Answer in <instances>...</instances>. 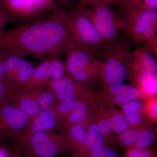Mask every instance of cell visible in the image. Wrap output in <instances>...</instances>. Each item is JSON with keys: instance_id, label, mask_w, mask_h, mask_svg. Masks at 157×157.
<instances>
[{"instance_id": "obj_3", "label": "cell", "mask_w": 157, "mask_h": 157, "mask_svg": "<svg viewBox=\"0 0 157 157\" xmlns=\"http://www.w3.org/2000/svg\"><path fill=\"white\" fill-rule=\"evenodd\" d=\"M57 0H0L9 20L30 22L56 9Z\"/></svg>"}, {"instance_id": "obj_16", "label": "cell", "mask_w": 157, "mask_h": 157, "mask_svg": "<svg viewBox=\"0 0 157 157\" xmlns=\"http://www.w3.org/2000/svg\"><path fill=\"white\" fill-rule=\"evenodd\" d=\"M137 52L135 59L138 61L140 68V82L146 78L157 77V62L155 57L147 51H139Z\"/></svg>"}, {"instance_id": "obj_40", "label": "cell", "mask_w": 157, "mask_h": 157, "mask_svg": "<svg viewBox=\"0 0 157 157\" xmlns=\"http://www.w3.org/2000/svg\"></svg>"}, {"instance_id": "obj_9", "label": "cell", "mask_w": 157, "mask_h": 157, "mask_svg": "<svg viewBox=\"0 0 157 157\" xmlns=\"http://www.w3.org/2000/svg\"><path fill=\"white\" fill-rule=\"evenodd\" d=\"M67 52L65 66L68 77L88 67L91 59V52L89 51L74 43Z\"/></svg>"}, {"instance_id": "obj_13", "label": "cell", "mask_w": 157, "mask_h": 157, "mask_svg": "<svg viewBox=\"0 0 157 157\" xmlns=\"http://www.w3.org/2000/svg\"><path fill=\"white\" fill-rule=\"evenodd\" d=\"M51 79L49 58L43 60L35 68L29 79L23 84L17 86L16 90H25L44 86Z\"/></svg>"}, {"instance_id": "obj_8", "label": "cell", "mask_w": 157, "mask_h": 157, "mask_svg": "<svg viewBox=\"0 0 157 157\" xmlns=\"http://www.w3.org/2000/svg\"><path fill=\"white\" fill-rule=\"evenodd\" d=\"M132 31L136 36L140 38L146 31L156 27L157 10L146 9L140 4L128 7Z\"/></svg>"}, {"instance_id": "obj_31", "label": "cell", "mask_w": 157, "mask_h": 157, "mask_svg": "<svg viewBox=\"0 0 157 157\" xmlns=\"http://www.w3.org/2000/svg\"><path fill=\"white\" fill-rule=\"evenodd\" d=\"M88 67L84 70H82L69 77L75 81L84 82L86 81L89 78Z\"/></svg>"}, {"instance_id": "obj_38", "label": "cell", "mask_w": 157, "mask_h": 157, "mask_svg": "<svg viewBox=\"0 0 157 157\" xmlns=\"http://www.w3.org/2000/svg\"><path fill=\"white\" fill-rule=\"evenodd\" d=\"M152 113L153 115L154 116V117H157V104H154L151 110Z\"/></svg>"}, {"instance_id": "obj_27", "label": "cell", "mask_w": 157, "mask_h": 157, "mask_svg": "<svg viewBox=\"0 0 157 157\" xmlns=\"http://www.w3.org/2000/svg\"><path fill=\"white\" fill-rule=\"evenodd\" d=\"M138 134L139 132L135 130H126L121 133L120 141L124 146L132 147L137 141Z\"/></svg>"}, {"instance_id": "obj_1", "label": "cell", "mask_w": 157, "mask_h": 157, "mask_svg": "<svg viewBox=\"0 0 157 157\" xmlns=\"http://www.w3.org/2000/svg\"><path fill=\"white\" fill-rule=\"evenodd\" d=\"M60 11L42 16L16 28L0 32V49L30 55L37 59L58 56L74 44Z\"/></svg>"}, {"instance_id": "obj_22", "label": "cell", "mask_w": 157, "mask_h": 157, "mask_svg": "<svg viewBox=\"0 0 157 157\" xmlns=\"http://www.w3.org/2000/svg\"><path fill=\"white\" fill-rule=\"evenodd\" d=\"M108 120L112 131H114L117 134H121L132 125L125 115L122 113L115 114Z\"/></svg>"}, {"instance_id": "obj_14", "label": "cell", "mask_w": 157, "mask_h": 157, "mask_svg": "<svg viewBox=\"0 0 157 157\" xmlns=\"http://www.w3.org/2000/svg\"><path fill=\"white\" fill-rule=\"evenodd\" d=\"M67 142L72 149L74 155L83 152L87 137V130L81 123L70 126L67 134Z\"/></svg>"}, {"instance_id": "obj_28", "label": "cell", "mask_w": 157, "mask_h": 157, "mask_svg": "<svg viewBox=\"0 0 157 157\" xmlns=\"http://www.w3.org/2000/svg\"><path fill=\"white\" fill-rule=\"evenodd\" d=\"M75 157H118L117 154L112 149L104 147L81 155H74Z\"/></svg>"}, {"instance_id": "obj_15", "label": "cell", "mask_w": 157, "mask_h": 157, "mask_svg": "<svg viewBox=\"0 0 157 157\" xmlns=\"http://www.w3.org/2000/svg\"><path fill=\"white\" fill-rule=\"evenodd\" d=\"M109 91L114 96L116 104L120 106L135 101L141 96L140 91L131 85L122 83L113 85L109 86Z\"/></svg>"}, {"instance_id": "obj_37", "label": "cell", "mask_w": 157, "mask_h": 157, "mask_svg": "<svg viewBox=\"0 0 157 157\" xmlns=\"http://www.w3.org/2000/svg\"><path fill=\"white\" fill-rule=\"evenodd\" d=\"M4 79H5V72H4L2 63L0 57V81H4Z\"/></svg>"}, {"instance_id": "obj_25", "label": "cell", "mask_w": 157, "mask_h": 157, "mask_svg": "<svg viewBox=\"0 0 157 157\" xmlns=\"http://www.w3.org/2000/svg\"><path fill=\"white\" fill-rule=\"evenodd\" d=\"M155 136L152 132L148 130H143L139 132L138 138L132 148H146L152 143Z\"/></svg>"}, {"instance_id": "obj_20", "label": "cell", "mask_w": 157, "mask_h": 157, "mask_svg": "<svg viewBox=\"0 0 157 157\" xmlns=\"http://www.w3.org/2000/svg\"><path fill=\"white\" fill-rule=\"evenodd\" d=\"M126 117L132 124L137 125L142 120L140 111L142 108V103L139 101H131L123 106Z\"/></svg>"}, {"instance_id": "obj_39", "label": "cell", "mask_w": 157, "mask_h": 157, "mask_svg": "<svg viewBox=\"0 0 157 157\" xmlns=\"http://www.w3.org/2000/svg\"><path fill=\"white\" fill-rule=\"evenodd\" d=\"M126 1H127V0H126ZM139 1L140 0H129L128 5L129 4H133V3L139 2Z\"/></svg>"}, {"instance_id": "obj_5", "label": "cell", "mask_w": 157, "mask_h": 157, "mask_svg": "<svg viewBox=\"0 0 157 157\" xmlns=\"http://www.w3.org/2000/svg\"><path fill=\"white\" fill-rule=\"evenodd\" d=\"M31 117L13 102L0 106V136H17L26 126Z\"/></svg>"}, {"instance_id": "obj_30", "label": "cell", "mask_w": 157, "mask_h": 157, "mask_svg": "<svg viewBox=\"0 0 157 157\" xmlns=\"http://www.w3.org/2000/svg\"><path fill=\"white\" fill-rule=\"evenodd\" d=\"M127 157H153V154L146 148H132L128 152Z\"/></svg>"}, {"instance_id": "obj_26", "label": "cell", "mask_w": 157, "mask_h": 157, "mask_svg": "<svg viewBox=\"0 0 157 157\" xmlns=\"http://www.w3.org/2000/svg\"><path fill=\"white\" fill-rule=\"evenodd\" d=\"M17 86L4 80L0 81V106L4 102L9 101L16 90Z\"/></svg>"}, {"instance_id": "obj_2", "label": "cell", "mask_w": 157, "mask_h": 157, "mask_svg": "<svg viewBox=\"0 0 157 157\" xmlns=\"http://www.w3.org/2000/svg\"><path fill=\"white\" fill-rule=\"evenodd\" d=\"M68 33L76 45L92 52L103 44V40L90 15L82 9L69 13L61 11Z\"/></svg>"}, {"instance_id": "obj_24", "label": "cell", "mask_w": 157, "mask_h": 157, "mask_svg": "<svg viewBox=\"0 0 157 157\" xmlns=\"http://www.w3.org/2000/svg\"><path fill=\"white\" fill-rule=\"evenodd\" d=\"M51 79H58L63 78L66 73L64 64L59 58L58 56L49 57Z\"/></svg>"}, {"instance_id": "obj_12", "label": "cell", "mask_w": 157, "mask_h": 157, "mask_svg": "<svg viewBox=\"0 0 157 157\" xmlns=\"http://www.w3.org/2000/svg\"><path fill=\"white\" fill-rule=\"evenodd\" d=\"M118 56H110L104 65L103 77L107 84L109 86L121 84L127 76L126 68L121 61Z\"/></svg>"}, {"instance_id": "obj_18", "label": "cell", "mask_w": 157, "mask_h": 157, "mask_svg": "<svg viewBox=\"0 0 157 157\" xmlns=\"http://www.w3.org/2000/svg\"><path fill=\"white\" fill-rule=\"evenodd\" d=\"M105 145L104 135L99 131L98 125L92 123L87 131V139L83 152L81 154L77 155L86 154L95 150L104 147Z\"/></svg>"}, {"instance_id": "obj_17", "label": "cell", "mask_w": 157, "mask_h": 157, "mask_svg": "<svg viewBox=\"0 0 157 157\" xmlns=\"http://www.w3.org/2000/svg\"><path fill=\"white\" fill-rule=\"evenodd\" d=\"M26 56L18 52L0 49V57L5 72L4 80L10 82L20 61Z\"/></svg>"}, {"instance_id": "obj_11", "label": "cell", "mask_w": 157, "mask_h": 157, "mask_svg": "<svg viewBox=\"0 0 157 157\" xmlns=\"http://www.w3.org/2000/svg\"><path fill=\"white\" fill-rule=\"evenodd\" d=\"M69 148L67 140L57 135L48 142L23 155L25 157H55L57 155L67 152Z\"/></svg>"}, {"instance_id": "obj_34", "label": "cell", "mask_w": 157, "mask_h": 157, "mask_svg": "<svg viewBox=\"0 0 157 157\" xmlns=\"http://www.w3.org/2000/svg\"><path fill=\"white\" fill-rule=\"evenodd\" d=\"M9 19L4 11L0 8V32L4 30V27Z\"/></svg>"}, {"instance_id": "obj_29", "label": "cell", "mask_w": 157, "mask_h": 157, "mask_svg": "<svg viewBox=\"0 0 157 157\" xmlns=\"http://www.w3.org/2000/svg\"><path fill=\"white\" fill-rule=\"evenodd\" d=\"M144 90L151 94H155L157 91V77L149 78L141 82Z\"/></svg>"}, {"instance_id": "obj_36", "label": "cell", "mask_w": 157, "mask_h": 157, "mask_svg": "<svg viewBox=\"0 0 157 157\" xmlns=\"http://www.w3.org/2000/svg\"><path fill=\"white\" fill-rule=\"evenodd\" d=\"M100 0H80L78 5V9L82 8L83 6L88 4H95L97 5V3Z\"/></svg>"}, {"instance_id": "obj_35", "label": "cell", "mask_w": 157, "mask_h": 157, "mask_svg": "<svg viewBox=\"0 0 157 157\" xmlns=\"http://www.w3.org/2000/svg\"><path fill=\"white\" fill-rule=\"evenodd\" d=\"M0 157H17L15 155L10 154L8 150L5 147L0 146Z\"/></svg>"}, {"instance_id": "obj_6", "label": "cell", "mask_w": 157, "mask_h": 157, "mask_svg": "<svg viewBox=\"0 0 157 157\" xmlns=\"http://www.w3.org/2000/svg\"><path fill=\"white\" fill-rule=\"evenodd\" d=\"M90 16L103 42H112L117 37L116 17L107 4H97L94 13Z\"/></svg>"}, {"instance_id": "obj_33", "label": "cell", "mask_w": 157, "mask_h": 157, "mask_svg": "<svg viewBox=\"0 0 157 157\" xmlns=\"http://www.w3.org/2000/svg\"><path fill=\"white\" fill-rule=\"evenodd\" d=\"M142 6L146 9L157 10V0H144Z\"/></svg>"}, {"instance_id": "obj_19", "label": "cell", "mask_w": 157, "mask_h": 157, "mask_svg": "<svg viewBox=\"0 0 157 157\" xmlns=\"http://www.w3.org/2000/svg\"><path fill=\"white\" fill-rule=\"evenodd\" d=\"M35 67L33 63L24 58L20 61L10 82L16 86L24 83L33 75Z\"/></svg>"}, {"instance_id": "obj_23", "label": "cell", "mask_w": 157, "mask_h": 157, "mask_svg": "<svg viewBox=\"0 0 157 157\" xmlns=\"http://www.w3.org/2000/svg\"><path fill=\"white\" fill-rule=\"evenodd\" d=\"M87 113V106L82 102L79 106L71 111L64 119L66 120L67 125L70 126L81 123L86 117Z\"/></svg>"}, {"instance_id": "obj_21", "label": "cell", "mask_w": 157, "mask_h": 157, "mask_svg": "<svg viewBox=\"0 0 157 157\" xmlns=\"http://www.w3.org/2000/svg\"><path fill=\"white\" fill-rule=\"evenodd\" d=\"M81 101H74L70 102H59L54 103L49 108L53 109L59 121L66 117L73 109L81 104Z\"/></svg>"}, {"instance_id": "obj_7", "label": "cell", "mask_w": 157, "mask_h": 157, "mask_svg": "<svg viewBox=\"0 0 157 157\" xmlns=\"http://www.w3.org/2000/svg\"><path fill=\"white\" fill-rule=\"evenodd\" d=\"M58 121L56 114L51 108L41 111L31 119L22 132L17 136V148L34 134L54 128L57 125Z\"/></svg>"}, {"instance_id": "obj_32", "label": "cell", "mask_w": 157, "mask_h": 157, "mask_svg": "<svg viewBox=\"0 0 157 157\" xmlns=\"http://www.w3.org/2000/svg\"><path fill=\"white\" fill-rule=\"evenodd\" d=\"M98 126L99 131L103 135H108L112 131V129L109 125L108 119L101 121Z\"/></svg>"}, {"instance_id": "obj_4", "label": "cell", "mask_w": 157, "mask_h": 157, "mask_svg": "<svg viewBox=\"0 0 157 157\" xmlns=\"http://www.w3.org/2000/svg\"><path fill=\"white\" fill-rule=\"evenodd\" d=\"M13 104L29 116L31 118L54 103L53 93L47 86L25 90H16L11 97Z\"/></svg>"}, {"instance_id": "obj_10", "label": "cell", "mask_w": 157, "mask_h": 157, "mask_svg": "<svg viewBox=\"0 0 157 157\" xmlns=\"http://www.w3.org/2000/svg\"><path fill=\"white\" fill-rule=\"evenodd\" d=\"M46 85L59 102H70L75 100L78 86L69 77L50 79Z\"/></svg>"}]
</instances>
